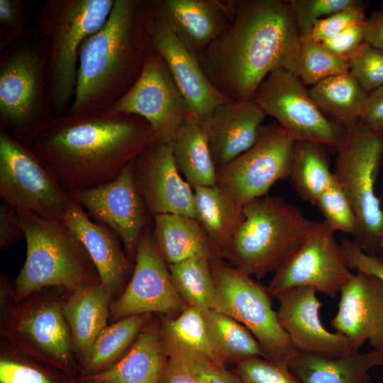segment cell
Listing matches in <instances>:
<instances>
[{"label": "cell", "instance_id": "cell-1", "mask_svg": "<svg viewBox=\"0 0 383 383\" xmlns=\"http://www.w3.org/2000/svg\"><path fill=\"white\" fill-rule=\"evenodd\" d=\"M152 142L146 120L108 109L53 118L28 145L69 193L111 182Z\"/></svg>", "mask_w": 383, "mask_h": 383}, {"label": "cell", "instance_id": "cell-2", "mask_svg": "<svg viewBox=\"0 0 383 383\" xmlns=\"http://www.w3.org/2000/svg\"><path fill=\"white\" fill-rule=\"evenodd\" d=\"M299 40L289 0H238L233 23L198 60L228 100H251L274 70L294 72Z\"/></svg>", "mask_w": 383, "mask_h": 383}, {"label": "cell", "instance_id": "cell-3", "mask_svg": "<svg viewBox=\"0 0 383 383\" xmlns=\"http://www.w3.org/2000/svg\"><path fill=\"white\" fill-rule=\"evenodd\" d=\"M150 0H115L104 26L83 43L67 113L110 109L135 83L154 49Z\"/></svg>", "mask_w": 383, "mask_h": 383}, {"label": "cell", "instance_id": "cell-4", "mask_svg": "<svg viewBox=\"0 0 383 383\" xmlns=\"http://www.w3.org/2000/svg\"><path fill=\"white\" fill-rule=\"evenodd\" d=\"M115 0H48L35 31L48 59L47 87L54 118L65 116L73 100L79 53L84 40L107 21Z\"/></svg>", "mask_w": 383, "mask_h": 383}, {"label": "cell", "instance_id": "cell-5", "mask_svg": "<svg viewBox=\"0 0 383 383\" xmlns=\"http://www.w3.org/2000/svg\"><path fill=\"white\" fill-rule=\"evenodd\" d=\"M243 214L223 258L257 279L274 272L318 223L276 196L265 195L247 203Z\"/></svg>", "mask_w": 383, "mask_h": 383}, {"label": "cell", "instance_id": "cell-6", "mask_svg": "<svg viewBox=\"0 0 383 383\" xmlns=\"http://www.w3.org/2000/svg\"><path fill=\"white\" fill-rule=\"evenodd\" d=\"M19 216L26 257L13 281L16 301L46 287L70 292L101 282L85 248L63 221Z\"/></svg>", "mask_w": 383, "mask_h": 383}, {"label": "cell", "instance_id": "cell-7", "mask_svg": "<svg viewBox=\"0 0 383 383\" xmlns=\"http://www.w3.org/2000/svg\"><path fill=\"white\" fill-rule=\"evenodd\" d=\"M45 48L33 27L0 52V128L28 145L54 118Z\"/></svg>", "mask_w": 383, "mask_h": 383}, {"label": "cell", "instance_id": "cell-8", "mask_svg": "<svg viewBox=\"0 0 383 383\" xmlns=\"http://www.w3.org/2000/svg\"><path fill=\"white\" fill-rule=\"evenodd\" d=\"M67 292L46 287L0 306V336L20 353L77 377V360L62 309Z\"/></svg>", "mask_w": 383, "mask_h": 383}, {"label": "cell", "instance_id": "cell-9", "mask_svg": "<svg viewBox=\"0 0 383 383\" xmlns=\"http://www.w3.org/2000/svg\"><path fill=\"white\" fill-rule=\"evenodd\" d=\"M337 150L333 172L356 217L353 240L365 253L377 256L383 243V211L375 193L383 156L382 133L357 121L344 129Z\"/></svg>", "mask_w": 383, "mask_h": 383}, {"label": "cell", "instance_id": "cell-10", "mask_svg": "<svg viewBox=\"0 0 383 383\" xmlns=\"http://www.w3.org/2000/svg\"><path fill=\"white\" fill-rule=\"evenodd\" d=\"M211 268L216 289L213 309L243 325L259 343L264 358L288 367L296 350L279 322L267 288L221 261L211 263Z\"/></svg>", "mask_w": 383, "mask_h": 383}, {"label": "cell", "instance_id": "cell-11", "mask_svg": "<svg viewBox=\"0 0 383 383\" xmlns=\"http://www.w3.org/2000/svg\"><path fill=\"white\" fill-rule=\"evenodd\" d=\"M0 198L20 214L63 221L71 201L27 144L0 128Z\"/></svg>", "mask_w": 383, "mask_h": 383}, {"label": "cell", "instance_id": "cell-12", "mask_svg": "<svg viewBox=\"0 0 383 383\" xmlns=\"http://www.w3.org/2000/svg\"><path fill=\"white\" fill-rule=\"evenodd\" d=\"M296 141H311L338 147L344 133L318 109L309 89L291 70L272 71L252 99Z\"/></svg>", "mask_w": 383, "mask_h": 383}, {"label": "cell", "instance_id": "cell-13", "mask_svg": "<svg viewBox=\"0 0 383 383\" xmlns=\"http://www.w3.org/2000/svg\"><path fill=\"white\" fill-rule=\"evenodd\" d=\"M323 221L274 272L267 289L277 294L294 287H309L335 298L354 274L347 265L340 244Z\"/></svg>", "mask_w": 383, "mask_h": 383}, {"label": "cell", "instance_id": "cell-14", "mask_svg": "<svg viewBox=\"0 0 383 383\" xmlns=\"http://www.w3.org/2000/svg\"><path fill=\"white\" fill-rule=\"evenodd\" d=\"M294 143L276 121L263 125L250 149L216 169V184L242 206L267 195L289 178Z\"/></svg>", "mask_w": 383, "mask_h": 383}, {"label": "cell", "instance_id": "cell-15", "mask_svg": "<svg viewBox=\"0 0 383 383\" xmlns=\"http://www.w3.org/2000/svg\"><path fill=\"white\" fill-rule=\"evenodd\" d=\"M110 109L146 120L152 127L153 141L171 142L178 128L193 117L155 48L135 83Z\"/></svg>", "mask_w": 383, "mask_h": 383}, {"label": "cell", "instance_id": "cell-16", "mask_svg": "<svg viewBox=\"0 0 383 383\" xmlns=\"http://www.w3.org/2000/svg\"><path fill=\"white\" fill-rule=\"evenodd\" d=\"M133 160L111 182L69 192V195L93 221L108 226L119 236L127 255L135 262L137 247L150 215L135 186Z\"/></svg>", "mask_w": 383, "mask_h": 383}, {"label": "cell", "instance_id": "cell-17", "mask_svg": "<svg viewBox=\"0 0 383 383\" xmlns=\"http://www.w3.org/2000/svg\"><path fill=\"white\" fill-rule=\"evenodd\" d=\"M184 304L148 226L137 247L129 282L122 294L111 301L109 321L142 313H171L183 310Z\"/></svg>", "mask_w": 383, "mask_h": 383}, {"label": "cell", "instance_id": "cell-18", "mask_svg": "<svg viewBox=\"0 0 383 383\" xmlns=\"http://www.w3.org/2000/svg\"><path fill=\"white\" fill-rule=\"evenodd\" d=\"M179 173L171 142L153 141L133 160L135 186L150 216L194 218V190Z\"/></svg>", "mask_w": 383, "mask_h": 383}, {"label": "cell", "instance_id": "cell-19", "mask_svg": "<svg viewBox=\"0 0 383 383\" xmlns=\"http://www.w3.org/2000/svg\"><path fill=\"white\" fill-rule=\"evenodd\" d=\"M151 9L197 59L233 23L238 0H150Z\"/></svg>", "mask_w": 383, "mask_h": 383}, {"label": "cell", "instance_id": "cell-20", "mask_svg": "<svg viewBox=\"0 0 383 383\" xmlns=\"http://www.w3.org/2000/svg\"><path fill=\"white\" fill-rule=\"evenodd\" d=\"M336 314L331 323L345 336L355 352L365 342L383 353V283L357 272L342 288Z\"/></svg>", "mask_w": 383, "mask_h": 383}, {"label": "cell", "instance_id": "cell-21", "mask_svg": "<svg viewBox=\"0 0 383 383\" xmlns=\"http://www.w3.org/2000/svg\"><path fill=\"white\" fill-rule=\"evenodd\" d=\"M309 287H294L274 297L278 299L279 322L296 350L331 357L355 353L348 339L331 332L320 318L322 303Z\"/></svg>", "mask_w": 383, "mask_h": 383}, {"label": "cell", "instance_id": "cell-22", "mask_svg": "<svg viewBox=\"0 0 383 383\" xmlns=\"http://www.w3.org/2000/svg\"><path fill=\"white\" fill-rule=\"evenodd\" d=\"M151 13V32L155 50L166 63L192 116L206 123L218 105L230 100L210 82L199 60L152 9Z\"/></svg>", "mask_w": 383, "mask_h": 383}, {"label": "cell", "instance_id": "cell-23", "mask_svg": "<svg viewBox=\"0 0 383 383\" xmlns=\"http://www.w3.org/2000/svg\"><path fill=\"white\" fill-rule=\"evenodd\" d=\"M63 222L82 243L113 300L126 289L135 262L122 249L119 236L108 226L93 221L84 208L71 199Z\"/></svg>", "mask_w": 383, "mask_h": 383}, {"label": "cell", "instance_id": "cell-24", "mask_svg": "<svg viewBox=\"0 0 383 383\" xmlns=\"http://www.w3.org/2000/svg\"><path fill=\"white\" fill-rule=\"evenodd\" d=\"M266 114L252 100L227 101L206 123L216 169L250 149L257 141Z\"/></svg>", "mask_w": 383, "mask_h": 383}, {"label": "cell", "instance_id": "cell-25", "mask_svg": "<svg viewBox=\"0 0 383 383\" xmlns=\"http://www.w3.org/2000/svg\"><path fill=\"white\" fill-rule=\"evenodd\" d=\"M167 360L159 327L150 321L114 365L100 373L78 377L107 383H160Z\"/></svg>", "mask_w": 383, "mask_h": 383}, {"label": "cell", "instance_id": "cell-26", "mask_svg": "<svg viewBox=\"0 0 383 383\" xmlns=\"http://www.w3.org/2000/svg\"><path fill=\"white\" fill-rule=\"evenodd\" d=\"M152 238L157 249L167 265L194 257L212 262L223 258L195 218L167 213L152 217Z\"/></svg>", "mask_w": 383, "mask_h": 383}, {"label": "cell", "instance_id": "cell-27", "mask_svg": "<svg viewBox=\"0 0 383 383\" xmlns=\"http://www.w3.org/2000/svg\"><path fill=\"white\" fill-rule=\"evenodd\" d=\"M383 367V353H367L331 357L296 350L288 367L301 383H372L368 371Z\"/></svg>", "mask_w": 383, "mask_h": 383}, {"label": "cell", "instance_id": "cell-28", "mask_svg": "<svg viewBox=\"0 0 383 383\" xmlns=\"http://www.w3.org/2000/svg\"><path fill=\"white\" fill-rule=\"evenodd\" d=\"M113 299L101 282L67 292L63 313L78 362L108 325Z\"/></svg>", "mask_w": 383, "mask_h": 383}, {"label": "cell", "instance_id": "cell-29", "mask_svg": "<svg viewBox=\"0 0 383 383\" xmlns=\"http://www.w3.org/2000/svg\"><path fill=\"white\" fill-rule=\"evenodd\" d=\"M171 143L177 167L192 189L216 185V167L206 123L188 118L176 131Z\"/></svg>", "mask_w": 383, "mask_h": 383}, {"label": "cell", "instance_id": "cell-30", "mask_svg": "<svg viewBox=\"0 0 383 383\" xmlns=\"http://www.w3.org/2000/svg\"><path fill=\"white\" fill-rule=\"evenodd\" d=\"M193 190L194 218L223 255L244 219L243 206L217 184Z\"/></svg>", "mask_w": 383, "mask_h": 383}, {"label": "cell", "instance_id": "cell-31", "mask_svg": "<svg viewBox=\"0 0 383 383\" xmlns=\"http://www.w3.org/2000/svg\"><path fill=\"white\" fill-rule=\"evenodd\" d=\"M309 93L325 116L343 129L360 121L369 95L350 71L317 82Z\"/></svg>", "mask_w": 383, "mask_h": 383}, {"label": "cell", "instance_id": "cell-32", "mask_svg": "<svg viewBox=\"0 0 383 383\" xmlns=\"http://www.w3.org/2000/svg\"><path fill=\"white\" fill-rule=\"evenodd\" d=\"M151 318L152 313H142L124 317L107 325L78 362L77 376L94 375L114 365Z\"/></svg>", "mask_w": 383, "mask_h": 383}, {"label": "cell", "instance_id": "cell-33", "mask_svg": "<svg viewBox=\"0 0 383 383\" xmlns=\"http://www.w3.org/2000/svg\"><path fill=\"white\" fill-rule=\"evenodd\" d=\"M288 179L301 199L316 204L318 197L335 182L326 145L294 142Z\"/></svg>", "mask_w": 383, "mask_h": 383}, {"label": "cell", "instance_id": "cell-34", "mask_svg": "<svg viewBox=\"0 0 383 383\" xmlns=\"http://www.w3.org/2000/svg\"><path fill=\"white\" fill-rule=\"evenodd\" d=\"M201 312L211 340L226 362L264 357L257 340L240 323L214 309Z\"/></svg>", "mask_w": 383, "mask_h": 383}, {"label": "cell", "instance_id": "cell-35", "mask_svg": "<svg viewBox=\"0 0 383 383\" xmlns=\"http://www.w3.org/2000/svg\"><path fill=\"white\" fill-rule=\"evenodd\" d=\"M159 329L165 342L226 366V361L211 340L199 309L187 306L176 318H164Z\"/></svg>", "mask_w": 383, "mask_h": 383}, {"label": "cell", "instance_id": "cell-36", "mask_svg": "<svg viewBox=\"0 0 383 383\" xmlns=\"http://www.w3.org/2000/svg\"><path fill=\"white\" fill-rule=\"evenodd\" d=\"M172 283L187 306L200 311L213 309L216 289L211 262L194 257L168 265Z\"/></svg>", "mask_w": 383, "mask_h": 383}, {"label": "cell", "instance_id": "cell-37", "mask_svg": "<svg viewBox=\"0 0 383 383\" xmlns=\"http://www.w3.org/2000/svg\"><path fill=\"white\" fill-rule=\"evenodd\" d=\"M67 374L26 355L0 338V383H75Z\"/></svg>", "mask_w": 383, "mask_h": 383}, {"label": "cell", "instance_id": "cell-38", "mask_svg": "<svg viewBox=\"0 0 383 383\" xmlns=\"http://www.w3.org/2000/svg\"><path fill=\"white\" fill-rule=\"evenodd\" d=\"M350 71V59L329 51L311 36L300 37L294 73L306 85Z\"/></svg>", "mask_w": 383, "mask_h": 383}, {"label": "cell", "instance_id": "cell-39", "mask_svg": "<svg viewBox=\"0 0 383 383\" xmlns=\"http://www.w3.org/2000/svg\"><path fill=\"white\" fill-rule=\"evenodd\" d=\"M315 205L333 232L340 231L354 236L357 226L356 217L349 200L335 179L318 197Z\"/></svg>", "mask_w": 383, "mask_h": 383}, {"label": "cell", "instance_id": "cell-40", "mask_svg": "<svg viewBox=\"0 0 383 383\" xmlns=\"http://www.w3.org/2000/svg\"><path fill=\"white\" fill-rule=\"evenodd\" d=\"M163 341L167 356L185 365L199 383H243L234 371H229L225 365L215 363L196 353Z\"/></svg>", "mask_w": 383, "mask_h": 383}, {"label": "cell", "instance_id": "cell-41", "mask_svg": "<svg viewBox=\"0 0 383 383\" xmlns=\"http://www.w3.org/2000/svg\"><path fill=\"white\" fill-rule=\"evenodd\" d=\"M300 37L311 35L314 23L362 0H289Z\"/></svg>", "mask_w": 383, "mask_h": 383}, {"label": "cell", "instance_id": "cell-42", "mask_svg": "<svg viewBox=\"0 0 383 383\" xmlns=\"http://www.w3.org/2000/svg\"><path fill=\"white\" fill-rule=\"evenodd\" d=\"M234 372L243 383H301L288 367L262 357H253L235 363Z\"/></svg>", "mask_w": 383, "mask_h": 383}, {"label": "cell", "instance_id": "cell-43", "mask_svg": "<svg viewBox=\"0 0 383 383\" xmlns=\"http://www.w3.org/2000/svg\"><path fill=\"white\" fill-rule=\"evenodd\" d=\"M350 72L367 92L383 86V50L365 43L350 59Z\"/></svg>", "mask_w": 383, "mask_h": 383}, {"label": "cell", "instance_id": "cell-44", "mask_svg": "<svg viewBox=\"0 0 383 383\" xmlns=\"http://www.w3.org/2000/svg\"><path fill=\"white\" fill-rule=\"evenodd\" d=\"M23 0H0V52L30 32Z\"/></svg>", "mask_w": 383, "mask_h": 383}, {"label": "cell", "instance_id": "cell-45", "mask_svg": "<svg viewBox=\"0 0 383 383\" xmlns=\"http://www.w3.org/2000/svg\"><path fill=\"white\" fill-rule=\"evenodd\" d=\"M369 2L360 4L335 12L326 18L316 21L313 26L311 38L318 43L331 39L347 28L366 20L365 11Z\"/></svg>", "mask_w": 383, "mask_h": 383}, {"label": "cell", "instance_id": "cell-46", "mask_svg": "<svg viewBox=\"0 0 383 383\" xmlns=\"http://www.w3.org/2000/svg\"><path fill=\"white\" fill-rule=\"evenodd\" d=\"M340 245L350 270L372 274L383 283V263L378 256L365 253L354 240L343 238Z\"/></svg>", "mask_w": 383, "mask_h": 383}, {"label": "cell", "instance_id": "cell-47", "mask_svg": "<svg viewBox=\"0 0 383 383\" xmlns=\"http://www.w3.org/2000/svg\"><path fill=\"white\" fill-rule=\"evenodd\" d=\"M365 23L353 25L321 43L334 55L350 59L365 43Z\"/></svg>", "mask_w": 383, "mask_h": 383}, {"label": "cell", "instance_id": "cell-48", "mask_svg": "<svg viewBox=\"0 0 383 383\" xmlns=\"http://www.w3.org/2000/svg\"><path fill=\"white\" fill-rule=\"evenodd\" d=\"M25 238L18 212L1 201L0 206V248H9Z\"/></svg>", "mask_w": 383, "mask_h": 383}, {"label": "cell", "instance_id": "cell-49", "mask_svg": "<svg viewBox=\"0 0 383 383\" xmlns=\"http://www.w3.org/2000/svg\"><path fill=\"white\" fill-rule=\"evenodd\" d=\"M359 121L374 132H383V86L369 92Z\"/></svg>", "mask_w": 383, "mask_h": 383}, {"label": "cell", "instance_id": "cell-50", "mask_svg": "<svg viewBox=\"0 0 383 383\" xmlns=\"http://www.w3.org/2000/svg\"><path fill=\"white\" fill-rule=\"evenodd\" d=\"M365 41L383 50V2L365 20Z\"/></svg>", "mask_w": 383, "mask_h": 383}, {"label": "cell", "instance_id": "cell-51", "mask_svg": "<svg viewBox=\"0 0 383 383\" xmlns=\"http://www.w3.org/2000/svg\"><path fill=\"white\" fill-rule=\"evenodd\" d=\"M160 383H199L189 369L178 360L168 357Z\"/></svg>", "mask_w": 383, "mask_h": 383}, {"label": "cell", "instance_id": "cell-52", "mask_svg": "<svg viewBox=\"0 0 383 383\" xmlns=\"http://www.w3.org/2000/svg\"><path fill=\"white\" fill-rule=\"evenodd\" d=\"M75 383H107V382L96 381V380L77 376L76 377Z\"/></svg>", "mask_w": 383, "mask_h": 383}, {"label": "cell", "instance_id": "cell-53", "mask_svg": "<svg viewBox=\"0 0 383 383\" xmlns=\"http://www.w3.org/2000/svg\"><path fill=\"white\" fill-rule=\"evenodd\" d=\"M380 256L378 257L379 258V260H381V262L383 263V248L380 251Z\"/></svg>", "mask_w": 383, "mask_h": 383}, {"label": "cell", "instance_id": "cell-54", "mask_svg": "<svg viewBox=\"0 0 383 383\" xmlns=\"http://www.w3.org/2000/svg\"><path fill=\"white\" fill-rule=\"evenodd\" d=\"M372 383H383V380H382L380 382H372Z\"/></svg>", "mask_w": 383, "mask_h": 383}, {"label": "cell", "instance_id": "cell-55", "mask_svg": "<svg viewBox=\"0 0 383 383\" xmlns=\"http://www.w3.org/2000/svg\"><path fill=\"white\" fill-rule=\"evenodd\" d=\"M382 135H383V132H382ZM382 248H383V243H382Z\"/></svg>", "mask_w": 383, "mask_h": 383}]
</instances>
